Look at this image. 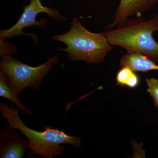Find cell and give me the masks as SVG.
Returning a JSON list of instances; mask_svg holds the SVG:
<instances>
[{
	"label": "cell",
	"mask_w": 158,
	"mask_h": 158,
	"mask_svg": "<svg viewBox=\"0 0 158 158\" xmlns=\"http://www.w3.org/2000/svg\"><path fill=\"white\" fill-rule=\"evenodd\" d=\"M54 40L63 43L66 48L63 51L73 62L83 61L90 64H100L113 47L103 33H94L85 28L80 21L74 18L70 29L65 34L54 35Z\"/></svg>",
	"instance_id": "3957f363"
},
{
	"label": "cell",
	"mask_w": 158,
	"mask_h": 158,
	"mask_svg": "<svg viewBox=\"0 0 158 158\" xmlns=\"http://www.w3.org/2000/svg\"><path fill=\"white\" fill-rule=\"evenodd\" d=\"M121 67L127 66L135 72H147L158 70V65L144 54L137 52H130L125 54L120 60Z\"/></svg>",
	"instance_id": "ba28073f"
},
{
	"label": "cell",
	"mask_w": 158,
	"mask_h": 158,
	"mask_svg": "<svg viewBox=\"0 0 158 158\" xmlns=\"http://www.w3.org/2000/svg\"><path fill=\"white\" fill-rule=\"evenodd\" d=\"M0 72L4 74L11 91L17 97L25 88L38 90L43 80L59 62V57H51L41 65L32 67L12 58L1 57Z\"/></svg>",
	"instance_id": "277c9868"
},
{
	"label": "cell",
	"mask_w": 158,
	"mask_h": 158,
	"mask_svg": "<svg viewBox=\"0 0 158 158\" xmlns=\"http://www.w3.org/2000/svg\"><path fill=\"white\" fill-rule=\"evenodd\" d=\"M0 56L14 54L17 52V49L14 44L11 42H7L6 39L0 38Z\"/></svg>",
	"instance_id": "7c38bea8"
},
{
	"label": "cell",
	"mask_w": 158,
	"mask_h": 158,
	"mask_svg": "<svg viewBox=\"0 0 158 158\" xmlns=\"http://www.w3.org/2000/svg\"><path fill=\"white\" fill-rule=\"evenodd\" d=\"M158 32V15L145 20L128 19L122 24L103 32L110 44L123 48L127 52H137L158 62V43L153 34Z\"/></svg>",
	"instance_id": "7a4b0ae2"
},
{
	"label": "cell",
	"mask_w": 158,
	"mask_h": 158,
	"mask_svg": "<svg viewBox=\"0 0 158 158\" xmlns=\"http://www.w3.org/2000/svg\"><path fill=\"white\" fill-rule=\"evenodd\" d=\"M0 113L2 118L6 120L9 126L19 130L27 137L32 156L37 155L44 158L61 156L66 149L61 144H70L76 148L81 145L80 137L69 135L58 128L43 126L44 131H38L28 127L21 119L18 110L15 109L13 105L9 107L6 103H1Z\"/></svg>",
	"instance_id": "6da1fadb"
},
{
	"label": "cell",
	"mask_w": 158,
	"mask_h": 158,
	"mask_svg": "<svg viewBox=\"0 0 158 158\" xmlns=\"http://www.w3.org/2000/svg\"><path fill=\"white\" fill-rule=\"evenodd\" d=\"M148 88L147 91L152 98L154 104L158 109V79L151 78L145 79Z\"/></svg>",
	"instance_id": "8fae6325"
},
{
	"label": "cell",
	"mask_w": 158,
	"mask_h": 158,
	"mask_svg": "<svg viewBox=\"0 0 158 158\" xmlns=\"http://www.w3.org/2000/svg\"><path fill=\"white\" fill-rule=\"evenodd\" d=\"M158 0H120L113 22L108 26L110 29L120 25L134 15H138L149 11Z\"/></svg>",
	"instance_id": "52a82bcc"
},
{
	"label": "cell",
	"mask_w": 158,
	"mask_h": 158,
	"mask_svg": "<svg viewBox=\"0 0 158 158\" xmlns=\"http://www.w3.org/2000/svg\"><path fill=\"white\" fill-rule=\"evenodd\" d=\"M0 96L1 97L7 99L9 101L12 102L13 103L16 105L20 111L25 113L27 115L31 116L32 115V112L31 110L25 106L18 97L9 88L4 74L0 72Z\"/></svg>",
	"instance_id": "9c48e42d"
},
{
	"label": "cell",
	"mask_w": 158,
	"mask_h": 158,
	"mask_svg": "<svg viewBox=\"0 0 158 158\" xmlns=\"http://www.w3.org/2000/svg\"><path fill=\"white\" fill-rule=\"evenodd\" d=\"M117 85L131 88H135L140 84V78L135 71L127 66L122 67L117 74Z\"/></svg>",
	"instance_id": "30bf717a"
},
{
	"label": "cell",
	"mask_w": 158,
	"mask_h": 158,
	"mask_svg": "<svg viewBox=\"0 0 158 158\" xmlns=\"http://www.w3.org/2000/svg\"><path fill=\"white\" fill-rule=\"evenodd\" d=\"M41 12L46 13L51 18L57 20L58 21H62L66 19L56 9L43 6L40 0H30V3L28 6H24L22 14L17 23L10 29L1 30L0 38L6 40V38L14 36L25 35L31 37L37 45L38 40L36 34H26L23 32V30L26 27L33 26H37L43 30H45L47 24V20L45 19L40 21L36 20L37 15Z\"/></svg>",
	"instance_id": "5b68a950"
},
{
	"label": "cell",
	"mask_w": 158,
	"mask_h": 158,
	"mask_svg": "<svg viewBox=\"0 0 158 158\" xmlns=\"http://www.w3.org/2000/svg\"><path fill=\"white\" fill-rule=\"evenodd\" d=\"M15 129H1L0 134V158H23L29 148V140L19 136Z\"/></svg>",
	"instance_id": "8992f818"
}]
</instances>
